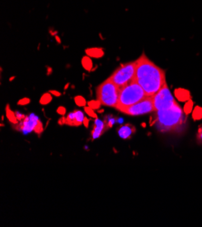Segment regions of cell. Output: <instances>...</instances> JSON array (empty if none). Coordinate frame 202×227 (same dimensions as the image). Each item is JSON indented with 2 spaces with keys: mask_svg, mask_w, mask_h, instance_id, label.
<instances>
[{
  "mask_svg": "<svg viewBox=\"0 0 202 227\" xmlns=\"http://www.w3.org/2000/svg\"><path fill=\"white\" fill-rule=\"evenodd\" d=\"M137 67L135 80L147 93L149 97H153L167 85L165 71L155 64L143 53L136 59Z\"/></svg>",
  "mask_w": 202,
  "mask_h": 227,
  "instance_id": "cell-1",
  "label": "cell"
},
{
  "mask_svg": "<svg viewBox=\"0 0 202 227\" xmlns=\"http://www.w3.org/2000/svg\"><path fill=\"white\" fill-rule=\"evenodd\" d=\"M157 124L165 131L178 129L184 122V113L176 101L172 105L156 111Z\"/></svg>",
  "mask_w": 202,
  "mask_h": 227,
  "instance_id": "cell-2",
  "label": "cell"
},
{
  "mask_svg": "<svg viewBox=\"0 0 202 227\" xmlns=\"http://www.w3.org/2000/svg\"><path fill=\"white\" fill-rule=\"evenodd\" d=\"M146 97H148V95L145 90L136 82H133L121 89L118 103L115 109L122 111L124 109L141 101Z\"/></svg>",
  "mask_w": 202,
  "mask_h": 227,
  "instance_id": "cell-3",
  "label": "cell"
},
{
  "mask_svg": "<svg viewBox=\"0 0 202 227\" xmlns=\"http://www.w3.org/2000/svg\"><path fill=\"white\" fill-rule=\"evenodd\" d=\"M121 89L110 79H106L96 88V98L100 104L115 108L118 103Z\"/></svg>",
  "mask_w": 202,
  "mask_h": 227,
  "instance_id": "cell-4",
  "label": "cell"
},
{
  "mask_svg": "<svg viewBox=\"0 0 202 227\" xmlns=\"http://www.w3.org/2000/svg\"><path fill=\"white\" fill-rule=\"evenodd\" d=\"M137 62L132 61L126 64H121L109 77L113 83H115L120 89L123 88L135 80Z\"/></svg>",
  "mask_w": 202,
  "mask_h": 227,
  "instance_id": "cell-5",
  "label": "cell"
},
{
  "mask_svg": "<svg viewBox=\"0 0 202 227\" xmlns=\"http://www.w3.org/2000/svg\"><path fill=\"white\" fill-rule=\"evenodd\" d=\"M155 111V106H154V100L153 97H146L145 99L142 100L130 107L124 109L121 112L125 113L130 116H139L143 115L150 112Z\"/></svg>",
  "mask_w": 202,
  "mask_h": 227,
  "instance_id": "cell-6",
  "label": "cell"
},
{
  "mask_svg": "<svg viewBox=\"0 0 202 227\" xmlns=\"http://www.w3.org/2000/svg\"><path fill=\"white\" fill-rule=\"evenodd\" d=\"M153 100H154L155 111L166 108L168 106H170L176 102L174 97L172 96L171 93L169 92L167 85H165L156 95L153 96Z\"/></svg>",
  "mask_w": 202,
  "mask_h": 227,
  "instance_id": "cell-7",
  "label": "cell"
},
{
  "mask_svg": "<svg viewBox=\"0 0 202 227\" xmlns=\"http://www.w3.org/2000/svg\"><path fill=\"white\" fill-rule=\"evenodd\" d=\"M83 120H84V114L81 111H74L73 113H70L67 116L65 122L68 125L78 126L83 122Z\"/></svg>",
  "mask_w": 202,
  "mask_h": 227,
  "instance_id": "cell-8",
  "label": "cell"
},
{
  "mask_svg": "<svg viewBox=\"0 0 202 227\" xmlns=\"http://www.w3.org/2000/svg\"><path fill=\"white\" fill-rule=\"evenodd\" d=\"M36 119H26L25 122L24 123V127H23V130L25 131H31L34 127L36 126Z\"/></svg>",
  "mask_w": 202,
  "mask_h": 227,
  "instance_id": "cell-9",
  "label": "cell"
},
{
  "mask_svg": "<svg viewBox=\"0 0 202 227\" xmlns=\"http://www.w3.org/2000/svg\"><path fill=\"white\" fill-rule=\"evenodd\" d=\"M198 139L199 140H201L202 142V127L198 129Z\"/></svg>",
  "mask_w": 202,
  "mask_h": 227,
  "instance_id": "cell-10",
  "label": "cell"
}]
</instances>
